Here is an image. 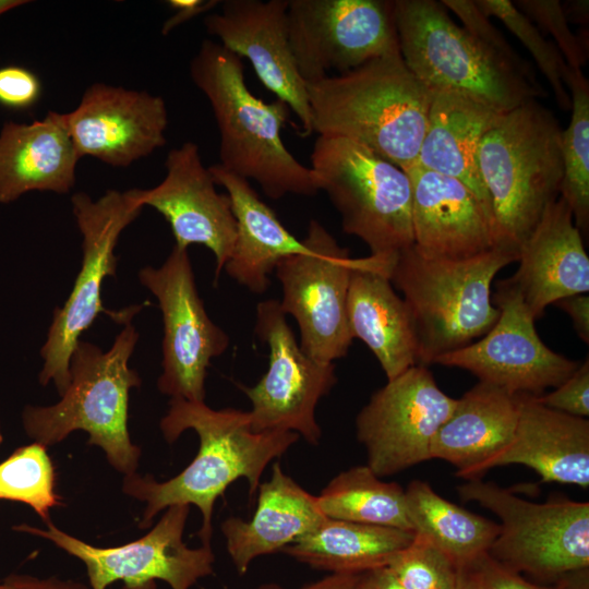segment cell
Wrapping results in <instances>:
<instances>
[{
    "instance_id": "13",
    "label": "cell",
    "mask_w": 589,
    "mask_h": 589,
    "mask_svg": "<svg viewBox=\"0 0 589 589\" xmlns=\"http://www.w3.org/2000/svg\"><path fill=\"white\" fill-rule=\"evenodd\" d=\"M189 509V505L170 506L147 534L112 548L83 542L58 529L50 519L47 530L27 525L15 529L46 538L81 560L91 589H107L117 580L123 582L122 589H156V580L166 581L171 589H190L213 574L215 556L211 544L190 549L183 542Z\"/></svg>"
},
{
    "instance_id": "3",
    "label": "cell",
    "mask_w": 589,
    "mask_h": 589,
    "mask_svg": "<svg viewBox=\"0 0 589 589\" xmlns=\"http://www.w3.org/2000/svg\"><path fill=\"white\" fill-rule=\"evenodd\" d=\"M306 86L313 133L358 142L405 171L417 163L433 92L400 52Z\"/></svg>"
},
{
    "instance_id": "50",
    "label": "cell",
    "mask_w": 589,
    "mask_h": 589,
    "mask_svg": "<svg viewBox=\"0 0 589 589\" xmlns=\"http://www.w3.org/2000/svg\"><path fill=\"white\" fill-rule=\"evenodd\" d=\"M2 440H3V436H2L1 428H0V444L2 443Z\"/></svg>"
},
{
    "instance_id": "4",
    "label": "cell",
    "mask_w": 589,
    "mask_h": 589,
    "mask_svg": "<svg viewBox=\"0 0 589 589\" xmlns=\"http://www.w3.org/2000/svg\"><path fill=\"white\" fill-rule=\"evenodd\" d=\"M561 128L555 115L530 99L503 113L477 153L493 218L495 249L517 253L563 179Z\"/></svg>"
},
{
    "instance_id": "18",
    "label": "cell",
    "mask_w": 589,
    "mask_h": 589,
    "mask_svg": "<svg viewBox=\"0 0 589 589\" xmlns=\"http://www.w3.org/2000/svg\"><path fill=\"white\" fill-rule=\"evenodd\" d=\"M166 176L152 189H133L137 202L160 213L169 224L176 247L191 244L209 249L216 260L215 284L233 250L236 219L228 194L219 193L194 142L171 149L165 161Z\"/></svg>"
},
{
    "instance_id": "38",
    "label": "cell",
    "mask_w": 589,
    "mask_h": 589,
    "mask_svg": "<svg viewBox=\"0 0 589 589\" xmlns=\"http://www.w3.org/2000/svg\"><path fill=\"white\" fill-rule=\"evenodd\" d=\"M441 3L453 12L462 23V27L480 41L515 63L527 73L534 75L531 64L506 40L503 34L494 26L476 4L474 0H442Z\"/></svg>"
},
{
    "instance_id": "22",
    "label": "cell",
    "mask_w": 589,
    "mask_h": 589,
    "mask_svg": "<svg viewBox=\"0 0 589 589\" xmlns=\"http://www.w3.org/2000/svg\"><path fill=\"white\" fill-rule=\"evenodd\" d=\"M519 266L509 278L534 321L560 299L588 293L589 257L567 203L558 196L518 251Z\"/></svg>"
},
{
    "instance_id": "39",
    "label": "cell",
    "mask_w": 589,
    "mask_h": 589,
    "mask_svg": "<svg viewBox=\"0 0 589 589\" xmlns=\"http://www.w3.org/2000/svg\"><path fill=\"white\" fill-rule=\"evenodd\" d=\"M474 566L483 589H589V568L566 573L551 584L537 585L500 565L488 553L481 555Z\"/></svg>"
},
{
    "instance_id": "25",
    "label": "cell",
    "mask_w": 589,
    "mask_h": 589,
    "mask_svg": "<svg viewBox=\"0 0 589 589\" xmlns=\"http://www.w3.org/2000/svg\"><path fill=\"white\" fill-rule=\"evenodd\" d=\"M80 159L64 113L49 111L31 123L5 122L0 130V203L31 191L70 192Z\"/></svg>"
},
{
    "instance_id": "12",
    "label": "cell",
    "mask_w": 589,
    "mask_h": 589,
    "mask_svg": "<svg viewBox=\"0 0 589 589\" xmlns=\"http://www.w3.org/2000/svg\"><path fill=\"white\" fill-rule=\"evenodd\" d=\"M302 241L309 251L283 259L274 271L283 290L280 308L297 321L301 349L334 363L347 356L353 339L347 297L354 259L315 219Z\"/></svg>"
},
{
    "instance_id": "21",
    "label": "cell",
    "mask_w": 589,
    "mask_h": 589,
    "mask_svg": "<svg viewBox=\"0 0 589 589\" xmlns=\"http://www.w3.org/2000/svg\"><path fill=\"white\" fill-rule=\"evenodd\" d=\"M406 172L412 188L413 247L421 255L461 260L495 248L492 215L466 184L418 164Z\"/></svg>"
},
{
    "instance_id": "33",
    "label": "cell",
    "mask_w": 589,
    "mask_h": 589,
    "mask_svg": "<svg viewBox=\"0 0 589 589\" xmlns=\"http://www.w3.org/2000/svg\"><path fill=\"white\" fill-rule=\"evenodd\" d=\"M565 85L570 95V121L562 131L563 179L560 196L573 213L582 236L589 231V82L581 69H569Z\"/></svg>"
},
{
    "instance_id": "9",
    "label": "cell",
    "mask_w": 589,
    "mask_h": 589,
    "mask_svg": "<svg viewBox=\"0 0 589 589\" xmlns=\"http://www.w3.org/2000/svg\"><path fill=\"white\" fill-rule=\"evenodd\" d=\"M71 203L82 235V265L68 299L53 312L46 341L40 349L44 365L38 375L41 385L53 382L60 396L70 383L72 351L97 316L105 313L123 325L144 306L140 304L110 311L104 308L101 300L104 279L117 274L115 248L119 237L143 208L133 189L123 192L108 190L97 200L79 192L71 197Z\"/></svg>"
},
{
    "instance_id": "37",
    "label": "cell",
    "mask_w": 589,
    "mask_h": 589,
    "mask_svg": "<svg viewBox=\"0 0 589 589\" xmlns=\"http://www.w3.org/2000/svg\"><path fill=\"white\" fill-rule=\"evenodd\" d=\"M554 44L569 68L581 69L588 60V38L576 35L569 27L558 0H517L513 2Z\"/></svg>"
},
{
    "instance_id": "11",
    "label": "cell",
    "mask_w": 589,
    "mask_h": 589,
    "mask_svg": "<svg viewBox=\"0 0 589 589\" xmlns=\"http://www.w3.org/2000/svg\"><path fill=\"white\" fill-rule=\"evenodd\" d=\"M287 21L306 84L400 52L394 0H289Z\"/></svg>"
},
{
    "instance_id": "8",
    "label": "cell",
    "mask_w": 589,
    "mask_h": 589,
    "mask_svg": "<svg viewBox=\"0 0 589 589\" xmlns=\"http://www.w3.org/2000/svg\"><path fill=\"white\" fill-rule=\"evenodd\" d=\"M311 170L341 217L345 233L358 237L370 255L395 260L413 245L412 188L405 170L366 146L318 135Z\"/></svg>"
},
{
    "instance_id": "19",
    "label": "cell",
    "mask_w": 589,
    "mask_h": 589,
    "mask_svg": "<svg viewBox=\"0 0 589 589\" xmlns=\"http://www.w3.org/2000/svg\"><path fill=\"white\" fill-rule=\"evenodd\" d=\"M204 19L208 34L239 58H247L261 83L284 101L300 121L301 135L312 134L308 86L291 50L289 0H226Z\"/></svg>"
},
{
    "instance_id": "43",
    "label": "cell",
    "mask_w": 589,
    "mask_h": 589,
    "mask_svg": "<svg viewBox=\"0 0 589 589\" xmlns=\"http://www.w3.org/2000/svg\"><path fill=\"white\" fill-rule=\"evenodd\" d=\"M566 312L579 338L589 344V296L579 293L560 299L554 303Z\"/></svg>"
},
{
    "instance_id": "32",
    "label": "cell",
    "mask_w": 589,
    "mask_h": 589,
    "mask_svg": "<svg viewBox=\"0 0 589 589\" xmlns=\"http://www.w3.org/2000/svg\"><path fill=\"white\" fill-rule=\"evenodd\" d=\"M317 500L328 518L412 531L405 489L381 480L368 465L338 473Z\"/></svg>"
},
{
    "instance_id": "48",
    "label": "cell",
    "mask_w": 589,
    "mask_h": 589,
    "mask_svg": "<svg viewBox=\"0 0 589 589\" xmlns=\"http://www.w3.org/2000/svg\"><path fill=\"white\" fill-rule=\"evenodd\" d=\"M564 13L568 22L587 24L588 23V1L586 0H574L566 3H562Z\"/></svg>"
},
{
    "instance_id": "26",
    "label": "cell",
    "mask_w": 589,
    "mask_h": 589,
    "mask_svg": "<svg viewBox=\"0 0 589 589\" xmlns=\"http://www.w3.org/2000/svg\"><path fill=\"white\" fill-rule=\"evenodd\" d=\"M257 491L251 519L231 516L221 522L227 552L241 576L256 557L283 551L326 518L317 496L286 474L279 462L273 465L271 479L260 483Z\"/></svg>"
},
{
    "instance_id": "44",
    "label": "cell",
    "mask_w": 589,
    "mask_h": 589,
    "mask_svg": "<svg viewBox=\"0 0 589 589\" xmlns=\"http://www.w3.org/2000/svg\"><path fill=\"white\" fill-rule=\"evenodd\" d=\"M168 3L170 8L176 10V14L168 19L164 24L161 29L164 35L168 34L172 28L184 23L185 21H189L203 12L209 11L216 7L219 1L170 0Z\"/></svg>"
},
{
    "instance_id": "24",
    "label": "cell",
    "mask_w": 589,
    "mask_h": 589,
    "mask_svg": "<svg viewBox=\"0 0 589 589\" xmlns=\"http://www.w3.org/2000/svg\"><path fill=\"white\" fill-rule=\"evenodd\" d=\"M521 394L479 382L457 399L431 443V458L442 459L467 480L479 479L510 444Z\"/></svg>"
},
{
    "instance_id": "40",
    "label": "cell",
    "mask_w": 589,
    "mask_h": 589,
    "mask_svg": "<svg viewBox=\"0 0 589 589\" xmlns=\"http://www.w3.org/2000/svg\"><path fill=\"white\" fill-rule=\"evenodd\" d=\"M542 405L580 418L589 416V359L549 394L536 396Z\"/></svg>"
},
{
    "instance_id": "23",
    "label": "cell",
    "mask_w": 589,
    "mask_h": 589,
    "mask_svg": "<svg viewBox=\"0 0 589 589\" xmlns=\"http://www.w3.org/2000/svg\"><path fill=\"white\" fill-rule=\"evenodd\" d=\"M382 266L373 255L353 260L347 318L352 338L369 347L389 381L419 364V345L410 311Z\"/></svg>"
},
{
    "instance_id": "34",
    "label": "cell",
    "mask_w": 589,
    "mask_h": 589,
    "mask_svg": "<svg viewBox=\"0 0 589 589\" xmlns=\"http://www.w3.org/2000/svg\"><path fill=\"white\" fill-rule=\"evenodd\" d=\"M56 473L46 446L35 442L19 447L0 464V500L31 506L45 521L61 504Z\"/></svg>"
},
{
    "instance_id": "16",
    "label": "cell",
    "mask_w": 589,
    "mask_h": 589,
    "mask_svg": "<svg viewBox=\"0 0 589 589\" xmlns=\"http://www.w3.org/2000/svg\"><path fill=\"white\" fill-rule=\"evenodd\" d=\"M456 402L424 365L417 364L387 381L356 418L366 465L382 478L432 459V440Z\"/></svg>"
},
{
    "instance_id": "29",
    "label": "cell",
    "mask_w": 589,
    "mask_h": 589,
    "mask_svg": "<svg viewBox=\"0 0 589 589\" xmlns=\"http://www.w3.org/2000/svg\"><path fill=\"white\" fill-rule=\"evenodd\" d=\"M505 112L453 92H433L417 163L466 184L490 211L477 153L484 134ZM492 215V214H491Z\"/></svg>"
},
{
    "instance_id": "17",
    "label": "cell",
    "mask_w": 589,
    "mask_h": 589,
    "mask_svg": "<svg viewBox=\"0 0 589 589\" xmlns=\"http://www.w3.org/2000/svg\"><path fill=\"white\" fill-rule=\"evenodd\" d=\"M500 310L495 325L478 341L440 356L433 364L469 371L479 382L514 394L541 396L564 382L580 364L550 349L509 278L492 296Z\"/></svg>"
},
{
    "instance_id": "7",
    "label": "cell",
    "mask_w": 589,
    "mask_h": 589,
    "mask_svg": "<svg viewBox=\"0 0 589 589\" xmlns=\"http://www.w3.org/2000/svg\"><path fill=\"white\" fill-rule=\"evenodd\" d=\"M517 261V253L495 248L444 260L423 256L411 245L396 256L387 276L412 316L420 365L472 344L495 325L500 310L492 301V281Z\"/></svg>"
},
{
    "instance_id": "1",
    "label": "cell",
    "mask_w": 589,
    "mask_h": 589,
    "mask_svg": "<svg viewBox=\"0 0 589 589\" xmlns=\"http://www.w3.org/2000/svg\"><path fill=\"white\" fill-rule=\"evenodd\" d=\"M160 430L168 443L185 430L195 431L200 438L196 456L178 476L164 482L151 476H125L123 491L146 503L141 528L149 527L153 518L170 506L195 505L203 517L197 532L202 544H211L214 504L228 486L244 478L253 498L267 465L300 437L289 431H254L249 411L216 410L204 401L181 398L170 399Z\"/></svg>"
},
{
    "instance_id": "35",
    "label": "cell",
    "mask_w": 589,
    "mask_h": 589,
    "mask_svg": "<svg viewBox=\"0 0 589 589\" xmlns=\"http://www.w3.org/2000/svg\"><path fill=\"white\" fill-rule=\"evenodd\" d=\"M474 2L486 16L500 20L521 41L549 82L558 107L564 111L570 110V95L565 85L570 68L555 44L548 40L513 1L474 0Z\"/></svg>"
},
{
    "instance_id": "45",
    "label": "cell",
    "mask_w": 589,
    "mask_h": 589,
    "mask_svg": "<svg viewBox=\"0 0 589 589\" xmlns=\"http://www.w3.org/2000/svg\"><path fill=\"white\" fill-rule=\"evenodd\" d=\"M358 589H406L386 566L359 574Z\"/></svg>"
},
{
    "instance_id": "10",
    "label": "cell",
    "mask_w": 589,
    "mask_h": 589,
    "mask_svg": "<svg viewBox=\"0 0 589 589\" xmlns=\"http://www.w3.org/2000/svg\"><path fill=\"white\" fill-rule=\"evenodd\" d=\"M457 491L464 501L477 502L500 518V532L488 551L500 565L544 584L589 567L588 502L534 503L480 479Z\"/></svg>"
},
{
    "instance_id": "47",
    "label": "cell",
    "mask_w": 589,
    "mask_h": 589,
    "mask_svg": "<svg viewBox=\"0 0 589 589\" xmlns=\"http://www.w3.org/2000/svg\"><path fill=\"white\" fill-rule=\"evenodd\" d=\"M454 589H483L481 577L474 563L460 568Z\"/></svg>"
},
{
    "instance_id": "2",
    "label": "cell",
    "mask_w": 589,
    "mask_h": 589,
    "mask_svg": "<svg viewBox=\"0 0 589 589\" xmlns=\"http://www.w3.org/2000/svg\"><path fill=\"white\" fill-rule=\"evenodd\" d=\"M190 76L211 104L223 168L255 181L272 200L317 193L313 171L281 139L291 110L277 98L266 103L249 89L241 58L218 41L203 40L190 62Z\"/></svg>"
},
{
    "instance_id": "30",
    "label": "cell",
    "mask_w": 589,
    "mask_h": 589,
    "mask_svg": "<svg viewBox=\"0 0 589 589\" xmlns=\"http://www.w3.org/2000/svg\"><path fill=\"white\" fill-rule=\"evenodd\" d=\"M414 532L326 517L281 552L332 574H360L386 566Z\"/></svg>"
},
{
    "instance_id": "46",
    "label": "cell",
    "mask_w": 589,
    "mask_h": 589,
    "mask_svg": "<svg viewBox=\"0 0 589 589\" xmlns=\"http://www.w3.org/2000/svg\"><path fill=\"white\" fill-rule=\"evenodd\" d=\"M359 574H330L299 589H358ZM256 589H284L276 584H264Z\"/></svg>"
},
{
    "instance_id": "41",
    "label": "cell",
    "mask_w": 589,
    "mask_h": 589,
    "mask_svg": "<svg viewBox=\"0 0 589 589\" xmlns=\"http://www.w3.org/2000/svg\"><path fill=\"white\" fill-rule=\"evenodd\" d=\"M43 84L32 70L17 64L0 67V106L26 110L41 97Z\"/></svg>"
},
{
    "instance_id": "14",
    "label": "cell",
    "mask_w": 589,
    "mask_h": 589,
    "mask_svg": "<svg viewBox=\"0 0 589 589\" xmlns=\"http://www.w3.org/2000/svg\"><path fill=\"white\" fill-rule=\"evenodd\" d=\"M139 279L156 297L163 315L159 392L204 401L207 369L227 350L229 336L205 310L188 250L175 245L161 266L142 267Z\"/></svg>"
},
{
    "instance_id": "20",
    "label": "cell",
    "mask_w": 589,
    "mask_h": 589,
    "mask_svg": "<svg viewBox=\"0 0 589 589\" xmlns=\"http://www.w3.org/2000/svg\"><path fill=\"white\" fill-rule=\"evenodd\" d=\"M64 120L81 158L112 167H128L166 144L165 100L146 91L94 83Z\"/></svg>"
},
{
    "instance_id": "42",
    "label": "cell",
    "mask_w": 589,
    "mask_h": 589,
    "mask_svg": "<svg viewBox=\"0 0 589 589\" xmlns=\"http://www.w3.org/2000/svg\"><path fill=\"white\" fill-rule=\"evenodd\" d=\"M0 589H91L74 580H62L55 576L38 578L26 574H11L0 581Z\"/></svg>"
},
{
    "instance_id": "28",
    "label": "cell",
    "mask_w": 589,
    "mask_h": 589,
    "mask_svg": "<svg viewBox=\"0 0 589 589\" xmlns=\"http://www.w3.org/2000/svg\"><path fill=\"white\" fill-rule=\"evenodd\" d=\"M208 169L215 183L226 189L236 219V242L224 271L252 293L262 294L283 259L309 249L286 229L249 180L219 164Z\"/></svg>"
},
{
    "instance_id": "31",
    "label": "cell",
    "mask_w": 589,
    "mask_h": 589,
    "mask_svg": "<svg viewBox=\"0 0 589 589\" xmlns=\"http://www.w3.org/2000/svg\"><path fill=\"white\" fill-rule=\"evenodd\" d=\"M405 493L412 531L428 538L460 567L488 553L500 532L498 524L443 498L425 481H411Z\"/></svg>"
},
{
    "instance_id": "15",
    "label": "cell",
    "mask_w": 589,
    "mask_h": 589,
    "mask_svg": "<svg viewBox=\"0 0 589 589\" xmlns=\"http://www.w3.org/2000/svg\"><path fill=\"white\" fill-rule=\"evenodd\" d=\"M255 332L269 350L266 373L254 386L240 385L251 402L252 429L289 431L317 445L322 430L315 409L337 383L335 364L309 357L300 347L279 301L256 305Z\"/></svg>"
},
{
    "instance_id": "5",
    "label": "cell",
    "mask_w": 589,
    "mask_h": 589,
    "mask_svg": "<svg viewBox=\"0 0 589 589\" xmlns=\"http://www.w3.org/2000/svg\"><path fill=\"white\" fill-rule=\"evenodd\" d=\"M401 58L432 92H453L500 112L546 96L537 76L456 24L441 1L394 0Z\"/></svg>"
},
{
    "instance_id": "6",
    "label": "cell",
    "mask_w": 589,
    "mask_h": 589,
    "mask_svg": "<svg viewBox=\"0 0 589 589\" xmlns=\"http://www.w3.org/2000/svg\"><path fill=\"white\" fill-rule=\"evenodd\" d=\"M139 340L132 321L123 324L109 350L80 340L72 351L70 383L52 406H27L22 412L26 434L50 446L83 430L88 444L100 447L109 464L125 476L135 473L141 455L128 430L129 393L141 385L129 360Z\"/></svg>"
},
{
    "instance_id": "27",
    "label": "cell",
    "mask_w": 589,
    "mask_h": 589,
    "mask_svg": "<svg viewBox=\"0 0 589 589\" xmlns=\"http://www.w3.org/2000/svg\"><path fill=\"white\" fill-rule=\"evenodd\" d=\"M525 465L542 481L589 486V421L521 394L514 437L493 467Z\"/></svg>"
},
{
    "instance_id": "36",
    "label": "cell",
    "mask_w": 589,
    "mask_h": 589,
    "mask_svg": "<svg viewBox=\"0 0 589 589\" xmlns=\"http://www.w3.org/2000/svg\"><path fill=\"white\" fill-rule=\"evenodd\" d=\"M387 567L406 589H454L460 566L428 538L414 533Z\"/></svg>"
},
{
    "instance_id": "49",
    "label": "cell",
    "mask_w": 589,
    "mask_h": 589,
    "mask_svg": "<svg viewBox=\"0 0 589 589\" xmlns=\"http://www.w3.org/2000/svg\"><path fill=\"white\" fill-rule=\"evenodd\" d=\"M26 3H29V1L28 0H0V15Z\"/></svg>"
}]
</instances>
